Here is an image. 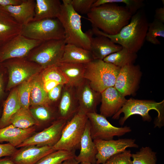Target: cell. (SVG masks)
<instances>
[{
    "label": "cell",
    "instance_id": "9c48e42d",
    "mask_svg": "<svg viewBox=\"0 0 164 164\" xmlns=\"http://www.w3.org/2000/svg\"><path fill=\"white\" fill-rule=\"evenodd\" d=\"M5 62L3 64L9 74L7 90L34 77L43 70L39 65L26 58L11 59Z\"/></svg>",
    "mask_w": 164,
    "mask_h": 164
},
{
    "label": "cell",
    "instance_id": "277c9868",
    "mask_svg": "<svg viewBox=\"0 0 164 164\" xmlns=\"http://www.w3.org/2000/svg\"><path fill=\"white\" fill-rule=\"evenodd\" d=\"M154 110L158 113L154 124V128H161L164 125V101L157 102L151 100H142L130 99L127 100L120 110L113 115L112 119H118L123 113L124 116L119 120V124L122 126L131 116L140 115L143 121L150 122L152 120L149 114L150 111Z\"/></svg>",
    "mask_w": 164,
    "mask_h": 164
},
{
    "label": "cell",
    "instance_id": "f546056e",
    "mask_svg": "<svg viewBox=\"0 0 164 164\" xmlns=\"http://www.w3.org/2000/svg\"><path fill=\"white\" fill-rule=\"evenodd\" d=\"M10 123L16 127L22 129L40 125V122L32 115L29 109L21 108L12 116Z\"/></svg>",
    "mask_w": 164,
    "mask_h": 164
},
{
    "label": "cell",
    "instance_id": "7bdbcfd3",
    "mask_svg": "<svg viewBox=\"0 0 164 164\" xmlns=\"http://www.w3.org/2000/svg\"><path fill=\"white\" fill-rule=\"evenodd\" d=\"M154 19L164 23V6L157 8L155 10Z\"/></svg>",
    "mask_w": 164,
    "mask_h": 164
},
{
    "label": "cell",
    "instance_id": "603a6c76",
    "mask_svg": "<svg viewBox=\"0 0 164 164\" xmlns=\"http://www.w3.org/2000/svg\"><path fill=\"white\" fill-rule=\"evenodd\" d=\"M35 126L26 129L16 127L10 124L0 129V142H6L17 148L35 132Z\"/></svg>",
    "mask_w": 164,
    "mask_h": 164
},
{
    "label": "cell",
    "instance_id": "ab89813d",
    "mask_svg": "<svg viewBox=\"0 0 164 164\" xmlns=\"http://www.w3.org/2000/svg\"><path fill=\"white\" fill-rule=\"evenodd\" d=\"M64 85L59 84L47 93L49 105L51 106L52 104L56 103L59 104Z\"/></svg>",
    "mask_w": 164,
    "mask_h": 164
},
{
    "label": "cell",
    "instance_id": "7c38bea8",
    "mask_svg": "<svg viewBox=\"0 0 164 164\" xmlns=\"http://www.w3.org/2000/svg\"><path fill=\"white\" fill-rule=\"evenodd\" d=\"M97 150L96 164H103L112 156L122 152L128 148H138L135 139L131 138L108 140H93Z\"/></svg>",
    "mask_w": 164,
    "mask_h": 164
},
{
    "label": "cell",
    "instance_id": "ee69618b",
    "mask_svg": "<svg viewBox=\"0 0 164 164\" xmlns=\"http://www.w3.org/2000/svg\"><path fill=\"white\" fill-rule=\"evenodd\" d=\"M23 0H0V6L4 7L9 5H16L20 4Z\"/></svg>",
    "mask_w": 164,
    "mask_h": 164
},
{
    "label": "cell",
    "instance_id": "5b68a950",
    "mask_svg": "<svg viewBox=\"0 0 164 164\" xmlns=\"http://www.w3.org/2000/svg\"><path fill=\"white\" fill-rule=\"evenodd\" d=\"M120 69L103 60L94 59L86 64L84 78L93 89L101 93L114 86Z\"/></svg>",
    "mask_w": 164,
    "mask_h": 164
},
{
    "label": "cell",
    "instance_id": "d4e9b609",
    "mask_svg": "<svg viewBox=\"0 0 164 164\" xmlns=\"http://www.w3.org/2000/svg\"><path fill=\"white\" fill-rule=\"evenodd\" d=\"M94 60L93 56L90 50L74 45L67 44L65 45L60 62L86 64Z\"/></svg>",
    "mask_w": 164,
    "mask_h": 164
},
{
    "label": "cell",
    "instance_id": "1f68e13d",
    "mask_svg": "<svg viewBox=\"0 0 164 164\" xmlns=\"http://www.w3.org/2000/svg\"><path fill=\"white\" fill-rule=\"evenodd\" d=\"M76 156L75 151L56 150L45 155L35 164H61L65 160Z\"/></svg>",
    "mask_w": 164,
    "mask_h": 164
},
{
    "label": "cell",
    "instance_id": "2e32d148",
    "mask_svg": "<svg viewBox=\"0 0 164 164\" xmlns=\"http://www.w3.org/2000/svg\"><path fill=\"white\" fill-rule=\"evenodd\" d=\"M79 109L75 87L68 83L64 84L58 105V119L68 121L78 112Z\"/></svg>",
    "mask_w": 164,
    "mask_h": 164
},
{
    "label": "cell",
    "instance_id": "f1b7e54d",
    "mask_svg": "<svg viewBox=\"0 0 164 164\" xmlns=\"http://www.w3.org/2000/svg\"><path fill=\"white\" fill-rule=\"evenodd\" d=\"M137 58L136 53L123 47L120 50L107 56L103 60L121 68L126 65L134 64Z\"/></svg>",
    "mask_w": 164,
    "mask_h": 164
},
{
    "label": "cell",
    "instance_id": "8d00e7d4",
    "mask_svg": "<svg viewBox=\"0 0 164 164\" xmlns=\"http://www.w3.org/2000/svg\"><path fill=\"white\" fill-rule=\"evenodd\" d=\"M33 77L22 83L17 87L18 97L21 108L29 109L31 83Z\"/></svg>",
    "mask_w": 164,
    "mask_h": 164
},
{
    "label": "cell",
    "instance_id": "f6af8a7d",
    "mask_svg": "<svg viewBox=\"0 0 164 164\" xmlns=\"http://www.w3.org/2000/svg\"><path fill=\"white\" fill-rule=\"evenodd\" d=\"M0 164H15L10 157L0 158Z\"/></svg>",
    "mask_w": 164,
    "mask_h": 164
},
{
    "label": "cell",
    "instance_id": "83f0119b",
    "mask_svg": "<svg viewBox=\"0 0 164 164\" xmlns=\"http://www.w3.org/2000/svg\"><path fill=\"white\" fill-rule=\"evenodd\" d=\"M43 84L40 73L32 78L30 99V105L32 107L49 105L47 94L44 90Z\"/></svg>",
    "mask_w": 164,
    "mask_h": 164
},
{
    "label": "cell",
    "instance_id": "4316f807",
    "mask_svg": "<svg viewBox=\"0 0 164 164\" xmlns=\"http://www.w3.org/2000/svg\"><path fill=\"white\" fill-rule=\"evenodd\" d=\"M18 95L17 88L13 89L5 101L0 119V129L10 125L12 116L21 108Z\"/></svg>",
    "mask_w": 164,
    "mask_h": 164
},
{
    "label": "cell",
    "instance_id": "5bb4252c",
    "mask_svg": "<svg viewBox=\"0 0 164 164\" xmlns=\"http://www.w3.org/2000/svg\"><path fill=\"white\" fill-rule=\"evenodd\" d=\"M142 75L138 65L125 66L121 68L114 87L125 97L133 94L138 89Z\"/></svg>",
    "mask_w": 164,
    "mask_h": 164
},
{
    "label": "cell",
    "instance_id": "8fae6325",
    "mask_svg": "<svg viewBox=\"0 0 164 164\" xmlns=\"http://www.w3.org/2000/svg\"><path fill=\"white\" fill-rule=\"evenodd\" d=\"M42 42L19 34L0 47V63L10 59L26 58L33 48Z\"/></svg>",
    "mask_w": 164,
    "mask_h": 164
},
{
    "label": "cell",
    "instance_id": "4fadbf2b",
    "mask_svg": "<svg viewBox=\"0 0 164 164\" xmlns=\"http://www.w3.org/2000/svg\"><path fill=\"white\" fill-rule=\"evenodd\" d=\"M67 121L58 119L42 131L33 134L17 148L30 145L39 147L53 146L60 139L63 129Z\"/></svg>",
    "mask_w": 164,
    "mask_h": 164
},
{
    "label": "cell",
    "instance_id": "74e56055",
    "mask_svg": "<svg viewBox=\"0 0 164 164\" xmlns=\"http://www.w3.org/2000/svg\"><path fill=\"white\" fill-rule=\"evenodd\" d=\"M132 155L130 150H125L112 156L103 164H132Z\"/></svg>",
    "mask_w": 164,
    "mask_h": 164
},
{
    "label": "cell",
    "instance_id": "7dc6e473",
    "mask_svg": "<svg viewBox=\"0 0 164 164\" xmlns=\"http://www.w3.org/2000/svg\"><path fill=\"white\" fill-rule=\"evenodd\" d=\"M2 72L0 71V97L3 94V74Z\"/></svg>",
    "mask_w": 164,
    "mask_h": 164
},
{
    "label": "cell",
    "instance_id": "c3c4849f",
    "mask_svg": "<svg viewBox=\"0 0 164 164\" xmlns=\"http://www.w3.org/2000/svg\"><path fill=\"white\" fill-rule=\"evenodd\" d=\"M79 164H92L91 163L87 162H82L79 163Z\"/></svg>",
    "mask_w": 164,
    "mask_h": 164
},
{
    "label": "cell",
    "instance_id": "6da1fadb",
    "mask_svg": "<svg viewBox=\"0 0 164 164\" xmlns=\"http://www.w3.org/2000/svg\"><path fill=\"white\" fill-rule=\"evenodd\" d=\"M148 24L146 14L141 9L132 15L129 23L116 34H107L93 26L92 31L96 35L105 36L114 43L136 53L144 44Z\"/></svg>",
    "mask_w": 164,
    "mask_h": 164
},
{
    "label": "cell",
    "instance_id": "3957f363",
    "mask_svg": "<svg viewBox=\"0 0 164 164\" xmlns=\"http://www.w3.org/2000/svg\"><path fill=\"white\" fill-rule=\"evenodd\" d=\"M60 12L57 18L64 31L66 44L75 45L90 50L92 30L84 32L81 29V16L73 9L70 0H63Z\"/></svg>",
    "mask_w": 164,
    "mask_h": 164
},
{
    "label": "cell",
    "instance_id": "30bf717a",
    "mask_svg": "<svg viewBox=\"0 0 164 164\" xmlns=\"http://www.w3.org/2000/svg\"><path fill=\"white\" fill-rule=\"evenodd\" d=\"M90 124V132L93 140H108L114 136H121L132 131L131 128L125 126L118 127L112 125L106 118L97 112L87 114Z\"/></svg>",
    "mask_w": 164,
    "mask_h": 164
},
{
    "label": "cell",
    "instance_id": "836d02e7",
    "mask_svg": "<svg viewBox=\"0 0 164 164\" xmlns=\"http://www.w3.org/2000/svg\"><path fill=\"white\" fill-rule=\"evenodd\" d=\"M158 37H164V24L154 19L152 22L149 23L145 40L152 44L160 45L161 43L157 39Z\"/></svg>",
    "mask_w": 164,
    "mask_h": 164
},
{
    "label": "cell",
    "instance_id": "f35d334b",
    "mask_svg": "<svg viewBox=\"0 0 164 164\" xmlns=\"http://www.w3.org/2000/svg\"><path fill=\"white\" fill-rule=\"evenodd\" d=\"M96 0H70L71 4L77 12L82 14H88L91 11L93 4Z\"/></svg>",
    "mask_w": 164,
    "mask_h": 164
},
{
    "label": "cell",
    "instance_id": "cb8c5ba5",
    "mask_svg": "<svg viewBox=\"0 0 164 164\" xmlns=\"http://www.w3.org/2000/svg\"><path fill=\"white\" fill-rule=\"evenodd\" d=\"M62 3L59 0H35V15L33 21L57 18Z\"/></svg>",
    "mask_w": 164,
    "mask_h": 164
},
{
    "label": "cell",
    "instance_id": "9a60e30c",
    "mask_svg": "<svg viewBox=\"0 0 164 164\" xmlns=\"http://www.w3.org/2000/svg\"><path fill=\"white\" fill-rule=\"evenodd\" d=\"M75 87L79 105L78 111L86 114L96 112L97 106L101 102V93L93 89L85 79Z\"/></svg>",
    "mask_w": 164,
    "mask_h": 164
},
{
    "label": "cell",
    "instance_id": "7402d4cb",
    "mask_svg": "<svg viewBox=\"0 0 164 164\" xmlns=\"http://www.w3.org/2000/svg\"><path fill=\"white\" fill-rule=\"evenodd\" d=\"M22 27L0 6V47L19 34Z\"/></svg>",
    "mask_w": 164,
    "mask_h": 164
},
{
    "label": "cell",
    "instance_id": "d590c367",
    "mask_svg": "<svg viewBox=\"0 0 164 164\" xmlns=\"http://www.w3.org/2000/svg\"><path fill=\"white\" fill-rule=\"evenodd\" d=\"M143 0H96L92 8L108 3H123L133 15L142 8L144 5Z\"/></svg>",
    "mask_w": 164,
    "mask_h": 164
},
{
    "label": "cell",
    "instance_id": "d6986e66",
    "mask_svg": "<svg viewBox=\"0 0 164 164\" xmlns=\"http://www.w3.org/2000/svg\"><path fill=\"white\" fill-rule=\"evenodd\" d=\"M122 48L104 36L98 35L91 38L90 51L94 59L103 60L107 56L120 50Z\"/></svg>",
    "mask_w": 164,
    "mask_h": 164
},
{
    "label": "cell",
    "instance_id": "b9f144b4",
    "mask_svg": "<svg viewBox=\"0 0 164 164\" xmlns=\"http://www.w3.org/2000/svg\"><path fill=\"white\" fill-rule=\"evenodd\" d=\"M43 87L45 91L47 93L57 85L60 84L58 82L53 80H48L43 82Z\"/></svg>",
    "mask_w": 164,
    "mask_h": 164
},
{
    "label": "cell",
    "instance_id": "8992f818",
    "mask_svg": "<svg viewBox=\"0 0 164 164\" xmlns=\"http://www.w3.org/2000/svg\"><path fill=\"white\" fill-rule=\"evenodd\" d=\"M20 34L30 39L44 42L64 39L63 26L57 18L32 21L22 26Z\"/></svg>",
    "mask_w": 164,
    "mask_h": 164
},
{
    "label": "cell",
    "instance_id": "52a82bcc",
    "mask_svg": "<svg viewBox=\"0 0 164 164\" xmlns=\"http://www.w3.org/2000/svg\"><path fill=\"white\" fill-rule=\"evenodd\" d=\"M88 120L86 114L78 111L67 122L60 139L53 146L55 150L75 151L80 147V140Z\"/></svg>",
    "mask_w": 164,
    "mask_h": 164
},
{
    "label": "cell",
    "instance_id": "bcb514c9",
    "mask_svg": "<svg viewBox=\"0 0 164 164\" xmlns=\"http://www.w3.org/2000/svg\"><path fill=\"white\" fill-rule=\"evenodd\" d=\"M75 157L67 159L61 164H79V163L76 160Z\"/></svg>",
    "mask_w": 164,
    "mask_h": 164
},
{
    "label": "cell",
    "instance_id": "e0dca14e",
    "mask_svg": "<svg viewBox=\"0 0 164 164\" xmlns=\"http://www.w3.org/2000/svg\"><path fill=\"white\" fill-rule=\"evenodd\" d=\"M101 97L100 114L106 118L117 113L127 100L114 86L102 92Z\"/></svg>",
    "mask_w": 164,
    "mask_h": 164
},
{
    "label": "cell",
    "instance_id": "ba28073f",
    "mask_svg": "<svg viewBox=\"0 0 164 164\" xmlns=\"http://www.w3.org/2000/svg\"><path fill=\"white\" fill-rule=\"evenodd\" d=\"M66 43L64 39H52L42 42L33 48L26 57L43 69L60 62Z\"/></svg>",
    "mask_w": 164,
    "mask_h": 164
},
{
    "label": "cell",
    "instance_id": "60d3db41",
    "mask_svg": "<svg viewBox=\"0 0 164 164\" xmlns=\"http://www.w3.org/2000/svg\"><path fill=\"white\" fill-rule=\"evenodd\" d=\"M16 148L9 143L0 144V158L4 156H12L17 150Z\"/></svg>",
    "mask_w": 164,
    "mask_h": 164
},
{
    "label": "cell",
    "instance_id": "44dd1931",
    "mask_svg": "<svg viewBox=\"0 0 164 164\" xmlns=\"http://www.w3.org/2000/svg\"><path fill=\"white\" fill-rule=\"evenodd\" d=\"M90 128V123L88 120L80 140L79 154L75 157L79 163L87 162L96 164L97 150L91 136Z\"/></svg>",
    "mask_w": 164,
    "mask_h": 164
},
{
    "label": "cell",
    "instance_id": "ffe728a7",
    "mask_svg": "<svg viewBox=\"0 0 164 164\" xmlns=\"http://www.w3.org/2000/svg\"><path fill=\"white\" fill-rule=\"evenodd\" d=\"M35 0H23L20 4L2 7L22 26L32 21L35 15Z\"/></svg>",
    "mask_w": 164,
    "mask_h": 164
},
{
    "label": "cell",
    "instance_id": "484cf974",
    "mask_svg": "<svg viewBox=\"0 0 164 164\" xmlns=\"http://www.w3.org/2000/svg\"><path fill=\"white\" fill-rule=\"evenodd\" d=\"M86 64L60 62L56 65L67 79L68 84L75 87L84 79Z\"/></svg>",
    "mask_w": 164,
    "mask_h": 164
},
{
    "label": "cell",
    "instance_id": "e575fe53",
    "mask_svg": "<svg viewBox=\"0 0 164 164\" xmlns=\"http://www.w3.org/2000/svg\"><path fill=\"white\" fill-rule=\"evenodd\" d=\"M40 75L43 82L51 80L63 85L68 83L67 79L56 65L43 69Z\"/></svg>",
    "mask_w": 164,
    "mask_h": 164
},
{
    "label": "cell",
    "instance_id": "ac0fdd59",
    "mask_svg": "<svg viewBox=\"0 0 164 164\" xmlns=\"http://www.w3.org/2000/svg\"><path fill=\"white\" fill-rule=\"evenodd\" d=\"M55 151L53 146L28 145L17 150L10 158L15 164H35L43 157Z\"/></svg>",
    "mask_w": 164,
    "mask_h": 164
},
{
    "label": "cell",
    "instance_id": "4dcf8cb0",
    "mask_svg": "<svg viewBox=\"0 0 164 164\" xmlns=\"http://www.w3.org/2000/svg\"><path fill=\"white\" fill-rule=\"evenodd\" d=\"M53 108L50 105H42L32 107L29 110L39 121L47 123L53 120L56 121L57 119L56 118L58 119L57 114H55Z\"/></svg>",
    "mask_w": 164,
    "mask_h": 164
},
{
    "label": "cell",
    "instance_id": "d6a6232c",
    "mask_svg": "<svg viewBox=\"0 0 164 164\" xmlns=\"http://www.w3.org/2000/svg\"><path fill=\"white\" fill-rule=\"evenodd\" d=\"M132 164H157L156 153L149 146L142 147L132 154Z\"/></svg>",
    "mask_w": 164,
    "mask_h": 164
},
{
    "label": "cell",
    "instance_id": "7a4b0ae2",
    "mask_svg": "<svg viewBox=\"0 0 164 164\" xmlns=\"http://www.w3.org/2000/svg\"><path fill=\"white\" fill-rule=\"evenodd\" d=\"M87 15L92 26L110 35L118 33L129 23L132 15L125 6L114 3L92 7Z\"/></svg>",
    "mask_w": 164,
    "mask_h": 164
}]
</instances>
